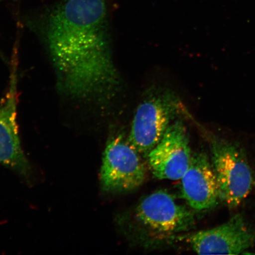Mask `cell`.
I'll return each mask as SVG.
<instances>
[{
	"instance_id": "6da1fadb",
	"label": "cell",
	"mask_w": 255,
	"mask_h": 255,
	"mask_svg": "<svg viewBox=\"0 0 255 255\" xmlns=\"http://www.w3.org/2000/svg\"><path fill=\"white\" fill-rule=\"evenodd\" d=\"M108 12L107 0H63L43 19L57 88L68 97L105 101L119 90Z\"/></svg>"
},
{
	"instance_id": "7a4b0ae2",
	"label": "cell",
	"mask_w": 255,
	"mask_h": 255,
	"mask_svg": "<svg viewBox=\"0 0 255 255\" xmlns=\"http://www.w3.org/2000/svg\"><path fill=\"white\" fill-rule=\"evenodd\" d=\"M130 229L141 242L151 246L173 241L193 227L194 216L165 190L149 194L133 210Z\"/></svg>"
},
{
	"instance_id": "3957f363",
	"label": "cell",
	"mask_w": 255,
	"mask_h": 255,
	"mask_svg": "<svg viewBox=\"0 0 255 255\" xmlns=\"http://www.w3.org/2000/svg\"><path fill=\"white\" fill-rule=\"evenodd\" d=\"M210 149L220 200L235 209L253 189V175L246 155L237 143L217 137L210 139Z\"/></svg>"
},
{
	"instance_id": "277c9868",
	"label": "cell",
	"mask_w": 255,
	"mask_h": 255,
	"mask_svg": "<svg viewBox=\"0 0 255 255\" xmlns=\"http://www.w3.org/2000/svg\"><path fill=\"white\" fill-rule=\"evenodd\" d=\"M181 107L170 91L151 92L138 105L128 136V141L143 158L157 144Z\"/></svg>"
},
{
	"instance_id": "5b68a950",
	"label": "cell",
	"mask_w": 255,
	"mask_h": 255,
	"mask_svg": "<svg viewBox=\"0 0 255 255\" xmlns=\"http://www.w3.org/2000/svg\"><path fill=\"white\" fill-rule=\"evenodd\" d=\"M17 49L14 48L8 91L0 101V165L32 185L36 181V175L22 148L17 123Z\"/></svg>"
},
{
	"instance_id": "8992f818",
	"label": "cell",
	"mask_w": 255,
	"mask_h": 255,
	"mask_svg": "<svg viewBox=\"0 0 255 255\" xmlns=\"http://www.w3.org/2000/svg\"><path fill=\"white\" fill-rule=\"evenodd\" d=\"M141 157L123 135L111 137L105 147L101 168L102 189L108 193H123L138 189L146 177Z\"/></svg>"
},
{
	"instance_id": "52a82bcc",
	"label": "cell",
	"mask_w": 255,
	"mask_h": 255,
	"mask_svg": "<svg viewBox=\"0 0 255 255\" xmlns=\"http://www.w3.org/2000/svg\"><path fill=\"white\" fill-rule=\"evenodd\" d=\"M192 157L189 136L181 120H175L165 130L146 157L154 177L160 180H181Z\"/></svg>"
},
{
	"instance_id": "ba28073f",
	"label": "cell",
	"mask_w": 255,
	"mask_h": 255,
	"mask_svg": "<svg viewBox=\"0 0 255 255\" xmlns=\"http://www.w3.org/2000/svg\"><path fill=\"white\" fill-rule=\"evenodd\" d=\"M187 241L199 255H240L254 246L255 232L238 214L216 228L193 233Z\"/></svg>"
},
{
	"instance_id": "9c48e42d",
	"label": "cell",
	"mask_w": 255,
	"mask_h": 255,
	"mask_svg": "<svg viewBox=\"0 0 255 255\" xmlns=\"http://www.w3.org/2000/svg\"><path fill=\"white\" fill-rule=\"evenodd\" d=\"M181 180V193L191 209L204 211L219 203L218 182L210 158L205 152L192 154L190 164Z\"/></svg>"
}]
</instances>
